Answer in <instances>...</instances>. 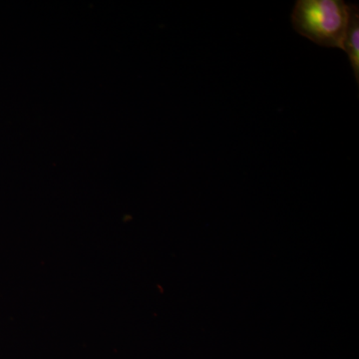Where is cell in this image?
<instances>
[{
    "label": "cell",
    "mask_w": 359,
    "mask_h": 359,
    "mask_svg": "<svg viewBox=\"0 0 359 359\" xmlns=\"http://www.w3.org/2000/svg\"><path fill=\"white\" fill-rule=\"evenodd\" d=\"M351 4L344 0H297L292 13L295 32L313 43L342 49Z\"/></svg>",
    "instance_id": "1"
},
{
    "label": "cell",
    "mask_w": 359,
    "mask_h": 359,
    "mask_svg": "<svg viewBox=\"0 0 359 359\" xmlns=\"http://www.w3.org/2000/svg\"><path fill=\"white\" fill-rule=\"evenodd\" d=\"M342 50L348 56L349 63L353 68L356 83L359 84V9L358 4H351V20L346 37H344Z\"/></svg>",
    "instance_id": "2"
}]
</instances>
